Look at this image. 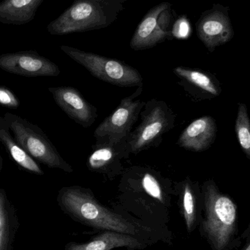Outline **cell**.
<instances>
[{"label": "cell", "instance_id": "1", "mask_svg": "<svg viewBox=\"0 0 250 250\" xmlns=\"http://www.w3.org/2000/svg\"><path fill=\"white\" fill-rule=\"evenodd\" d=\"M204 215L201 220L203 236L212 250H233L245 238L239 234L238 207L231 197L223 193L213 179L202 185Z\"/></svg>", "mask_w": 250, "mask_h": 250}, {"label": "cell", "instance_id": "2", "mask_svg": "<svg viewBox=\"0 0 250 250\" xmlns=\"http://www.w3.org/2000/svg\"><path fill=\"white\" fill-rule=\"evenodd\" d=\"M59 202L70 215L95 229L128 235L136 233L133 225L101 205L88 189L78 186L62 188Z\"/></svg>", "mask_w": 250, "mask_h": 250}, {"label": "cell", "instance_id": "3", "mask_svg": "<svg viewBox=\"0 0 250 250\" xmlns=\"http://www.w3.org/2000/svg\"><path fill=\"white\" fill-rule=\"evenodd\" d=\"M3 117L16 141L34 160L49 168L73 173V167L39 126L11 113H6Z\"/></svg>", "mask_w": 250, "mask_h": 250}, {"label": "cell", "instance_id": "4", "mask_svg": "<svg viewBox=\"0 0 250 250\" xmlns=\"http://www.w3.org/2000/svg\"><path fill=\"white\" fill-rule=\"evenodd\" d=\"M106 0H76L57 19L48 23L51 35H64L105 27L114 20Z\"/></svg>", "mask_w": 250, "mask_h": 250}, {"label": "cell", "instance_id": "5", "mask_svg": "<svg viewBox=\"0 0 250 250\" xmlns=\"http://www.w3.org/2000/svg\"><path fill=\"white\" fill-rule=\"evenodd\" d=\"M141 116V123L128 136L131 154L159 145L163 135L174 126V113L164 101L152 99L146 103Z\"/></svg>", "mask_w": 250, "mask_h": 250}, {"label": "cell", "instance_id": "6", "mask_svg": "<svg viewBox=\"0 0 250 250\" xmlns=\"http://www.w3.org/2000/svg\"><path fill=\"white\" fill-rule=\"evenodd\" d=\"M60 48L100 80L123 87L143 86V78L139 72L120 60L86 52L68 45H61Z\"/></svg>", "mask_w": 250, "mask_h": 250}, {"label": "cell", "instance_id": "7", "mask_svg": "<svg viewBox=\"0 0 250 250\" xmlns=\"http://www.w3.org/2000/svg\"><path fill=\"white\" fill-rule=\"evenodd\" d=\"M143 92L140 86L132 95L123 98L115 111L104 120L95 131L97 139L106 138L111 141L127 139L132 126L138 121L146 103L138 99Z\"/></svg>", "mask_w": 250, "mask_h": 250}, {"label": "cell", "instance_id": "8", "mask_svg": "<svg viewBox=\"0 0 250 250\" xmlns=\"http://www.w3.org/2000/svg\"><path fill=\"white\" fill-rule=\"evenodd\" d=\"M86 166L90 171L114 177L123 172V160L129 157L130 147L127 139L111 141L106 138L97 139L92 146Z\"/></svg>", "mask_w": 250, "mask_h": 250}, {"label": "cell", "instance_id": "9", "mask_svg": "<svg viewBox=\"0 0 250 250\" xmlns=\"http://www.w3.org/2000/svg\"><path fill=\"white\" fill-rule=\"evenodd\" d=\"M0 69L26 77H56L60 74V68L55 63L35 51L1 54Z\"/></svg>", "mask_w": 250, "mask_h": 250}, {"label": "cell", "instance_id": "10", "mask_svg": "<svg viewBox=\"0 0 250 250\" xmlns=\"http://www.w3.org/2000/svg\"><path fill=\"white\" fill-rule=\"evenodd\" d=\"M196 29L198 38L210 52L234 36L229 14L222 8L214 7L206 12L198 20Z\"/></svg>", "mask_w": 250, "mask_h": 250}, {"label": "cell", "instance_id": "11", "mask_svg": "<svg viewBox=\"0 0 250 250\" xmlns=\"http://www.w3.org/2000/svg\"><path fill=\"white\" fill-rule=\"evenodd\" d=\"M48 91L59 107L77 124L87 128L98 117L97 108L72 86L49 87Z\"/></svg>", "mask_w": 250, "mask_h": 250}, {"label": "cell", "instance_id": "12", "mask_svg": "<svg viewBox=\"0 0 250 250\" xmlns=\"http://www.w3.org/2000/svg\"><path fill=\"white\" fill-rule=\"evenodd\" d=\"M170 6L167 2L160 3L144 16L131 39L132 49H148L166 39L169 32L165 29L167 26L166 21H163V17L165 11L168 10Z\"/></svg>", "mask_w": 250, "mask_h": 250}, {"label": "cell", "instance_id": "13", "mask_svg": "<svg viewBox=\"0 0 250 250\" xmlns=\"http://www.w3.org/2000/svg\"><path fill=\"white\" fill-rule=\"evenodd\" d=\"M217 126L210 116H204L190 123L181 134L177 144L188 151L201 152L214 144L217 138Z\"/></svg>", "mask_w": 250, "mask_h": 250}, {"label": "cell", "instance_id": "14", "mask_svg": "<svg viewBox=\"0 0 250 250\" xmlns=\"http://www.w3.org/2000/svg\"><path fill=\"white\" fill-rule=\"evenodd\" d=\"M44 0H1L0 23L23 25L35 19L38 7Z\"/></svg>", "mask_w": 250, "mask_h": 250}, {"label": "cell", "instance_id": "15", "mask_svg": "<svg viewBox=\"0 0 250 250\" xmlns=\"http://www.w3.org/2000/svg\"><path fill=\"white\" fill-rule=\"evenodd\" d=\"M0 143L4 146L12 160L21 168L35 175H43L44 171L36 160H34L16 141L4 117L0 115Z\"/></svg>", "mask_w": 250, "mask_h": 250}, {"label": "cell", "instance_id": "16", "mask_svg": "<svg viewBox=\"0 0 250 250\" xmlns=\"http://www.w3.org/2000/svg\"><path fill=\"white\" fill-rule=\"evenodd\" d=\"M139 248L141 242L131 235L107 230L94 240L84 244H70L66 250H111L117 248Z\"/></svg>", "mask_w": 250, "mask_h": 250}, {"label": "cell", "instance_id": "17", "mask_svg": "<svg viewBox=\"0 0 250 250\" xmlns=\"http://www.w3.org/2000/svg\"><path fill=\"white\" fill-rule=\"evenodd\" d=\"M173 73L212 98L219 96L221 93L220 82L214 76L207 72L199 69L177 67L173 69Z\"/></svg>", "mask_w": 250, "mask_h": 250}, {"label": "cell", "instance_id": "18", "mask_svg": "<svg viewBox=\"0 0 250 250\" xmlns=\"http://www.w3.org/2000/svg\"><path fill=\"white\" fill-rule=\"evenodd\" d=\"M182 206L188 231L191 233L198 220V195L195 184L189 178L182 185Z\"/></svg>", "mask_w": 250, "mask_h": 250}, {"label": "cell", "instance_id": "19", "mask_svg": "<svg viewBox=\"0 0 250 250\" xmlns=\"http://www.w3.org/2000/svg\"><path fill=\"white\" fill-rule=\"evenodd\" d=\"M235 131L242 151L250 160V119L246 104H239Z\"/></svg>", "mask_w": 250, "mask_h": 250}, {"label": "cell", "instance_id": "20", "mask_svg": "<svg viewBox=\"0 0 250 250\" xmlns=\"http://www.w3.org/2000/svg\"><path fill=\"white\" fill-rule=\"evenodd\" d=\"M7 199L4 189H0V250H6L7 242Z\"/></svg>", "mask_w": 250, "mask_h": 250}, {"label": "cell", "instance_id": "21", "mask_svg": "<svg viewBox=\"0 0 250 250\" xmlns=\"http://www.w3.org/2000/svg\"><path fill=\"white\" fill-rule=\"evenodd\" d=\"M142 178V186L148 195L163 202V190L158 179L153 172H145Z\"/></svg>", "mask_w": 250, "mask_h": 250}, {"label": "cell", "instance_id": "22", "mask_svg": "<svg viewBox=\"0 0 250 250\" xmlns=\"http://www.w3.org/2000/svg\"><path fill=\"white\" fill-rule=\"evenodd\" d=\"M20 100L8 87L0 85V105L5 108L16 109L20 106Z\"/></svg>", "mask_w": 250, "mask_h": 250}, {"label": "cell", "instance_id": "23", "mask_svg": "<svg viewBox=\"0 0 250 250\" xmlns=\"http://www.w3.org/2000/svg\"><path fill=\"white\" fill-rule=\"evenodd\" d=\"M171 33L178 39H187L190 36L192 28L186 16H181L176 20L173 24Z\"/></svg>", "mask_w": 250, "mask_h": 250}, {"label": "cell", "instance_id": "24", "mask_svg": "<svg viewBox=\"0 0 250 250\" xmlns=\"http://www.w3.org/2000/svg\"><path fill=\"white\" fill-rule=\"evenodd\" d=\"M246 243L240 250H250V226L247 230Z\"/></svg>", "mask_w": 250, "mask_h": 250}, {"label": "cell", "instance_id": "25", "mask_svg": "<svg viewBox=\"0 0 250 250\" xmlns=\"http://www.w3.org/2000/svg\"><path fill=\"white\" fill-rule=\"evenodd\" d=\"M3 168V160L2 157H1V152H0V172L1 171Z\"/></svg>", "mask_w": 250, "mask_h": 250}]
</instances>
